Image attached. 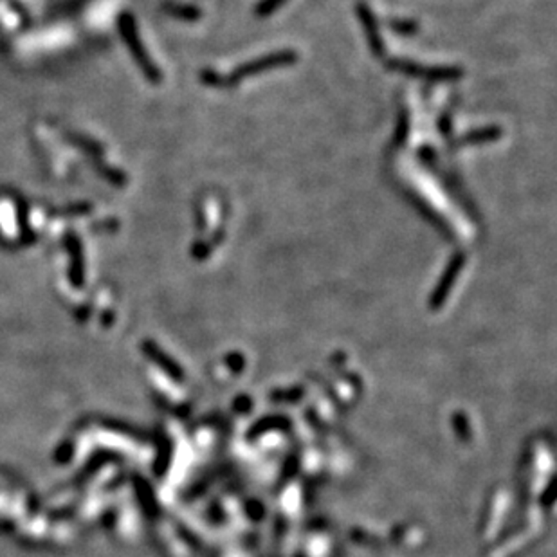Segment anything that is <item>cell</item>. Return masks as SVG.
Listing matches in <instances>:
<instances>
[{
    "mask_svg": "<svg viewBox=\"0 0 557 557\" xmlns=\"http://www.w3.org/2000/svg\"><path fill=\"white\" fill-rule=\"evenodd\" d=\"M296 52L294 51H278V52H270V54H266V56L258 58V60H251L244 66H240L238 69H235V73L226 78V85H235L236 82L240 79L247 78V76H257L260 73H266L269 69H275V67H282V66H291L296 61Z\"/></svg>",
    "mask_w": 557,
    "mask_h": 557,
    "instance_id": "cell-1",
    "label": "cell"
},
{
    "mask_svg": "<svg viewBox=\"0 0 557 557\" xmlns=\"http://www.w3.org/2000/svg\"><path fill=\"white\" fill-rule=\"evenodd\" d=\"M388 67L399 73H404L417 78H426L431 82H442V79H457L461 76L460 67H424L406 60H390Z\"/></svg>",
    "mask_w": 557,
    "mask_h": 557,
    "instance_id": "cell-2",
    "label": "cell"
},
{
    "mask_svg": "<svg viewBox=\"0 0 557 557\" xmlns=\"http://www.w3.org/2000/svg\"><path fill=\"white\" fill-rule=\"evenodd\" d=\"M464 261H466V257H464V254H455V257L451 258L448 269H445V273L442 275L435 292H433V296H431V305H433V307H440V305L444 303L448 292L451 291V285H453V282L458 278V275H460V269L464 267Z\"/></svg>",
    "mask_w": 557,
    "mask_h": 557,
    "instance_id": "cell-3",
    "label": "cell"
},
{
    "mask_svg": "<svg viewBox=\"0 0 557 557\" xmlns=\"http://www.w3.org/2000/svg\"><path fill=\"white\" fill-rule=\"evenodd\" d=\"M357 11H359V18H361L366 36H368V44H370L372 51H374L377 56H383L384 44L383 40H381L379 29H377V22H375L374 15H372V11L366 8L365 4H359Z\"/></svg>",
    "mask_w": 557,
    "mask_h": 557,
    "instance_id": "cell-4",
    "label": "cell"
},
{
    "mask_svg": "<svg viewBox=\"0 0 557 557\" xmlns=\"http://www.w3.org/2000/svg\"><path fill=\"white\" fill-rule=\"evenodd\" d=\"M503 132L498 127H487V128H478L475 132H469L467 135L461 137V144H482V143H491L494 139H500Z\"/></svg>",
    "mask_w": 557,
    "mask_h": 557,
    "instance_id": "cell-5",
    "label": "cell"
},
{
    "mask_svg": "<svg viewBox=\"0 0 557 557\" xmlns=\"http://www.w3.org/2000/svg\"><path fill=\"white\" fill-rule=\"evenodd\" d=\"M283 2H285V0H264V2H260V4H258L257 15L258 17H267V15L273 13L276 8H280Z\"/></svg>",
    "mask_w": 557,
    "mask_h": 557,
    "instance_id": "cell-6",
    "label": "cell"
},
{
    "mask_svg": "<svg viewBox=\"0 0 557 557\" xmlns=\"http://www.w3.org/2000/svg\"><path fill=\"white\" fill-rule=\"evenodd\" d=\"M409 130V121H408V114L402 112L401 119H399V125H397V134H395V143L402 144V141L406 139Z\"/></svg>",
    "mask_w": 557,
    "mask_h": 557,
    "instance_id": "cell-7",
    "label": "cell"
},
{
    "mask_svg": "<svg viewBox=\"0 0 557 557\" xmlns=\"http://www.w3.org/2000/svg\"><path fill=\"white\" fill-rule=\"evenodd\" d=\"M392 29L399 33V35H415L417 33V24L395 20V22H392Z\"/></svg>",
    "mask_w": 557,
    "mask_h": 557,
    "instance_id": "cell-8",
    "label": "cell"
},
{
    "mask_svg": "<svg viewBox=\"0 0 557 557\" xmlns=\"http://www.w3.org/2000/svg\"><path fill=\"white\" fill-rule=\"evenodd\" d=\"M202 79L206 83H209V85H226V78H220V76L211 73V70H206L204 75H202Z\"/></svg>",
    "mask_w": 557,
    "mask_h": 557,
    "instance_id": "cell-9",
    "label": "cell"
},
{
    "mask_svg": "<svg viewBox=\"0 0 557 557\" xmlns=\"http://www.w3.org/2000/svg\"><path fill=\"white\" fill-rule=\"evenodd\" d=\"M211 253V245H208V244H202V242H199V244L195 245V247H193V254H195L197 258H206L208 257V254Z\"/></svg>",
    "mask_w": 557,
    "mask_h": 557,
    "instance_id": "cell-10",
    "label": "cell"
},
{
    "mask_svg": "<svg viewBox=\"0 0 557 557\" xmlns=\"http://www.w3.org/2000/svg\"><path fill=\"white\" fill-rule=\"evenodd\" d=\"M449 130H451V119H449L448 116H444V118L440 119V132L449 134Z\"/></svg>",
    "mask_w": 557,
    "mask_h": 557,
    "instance_id": "cell-11",
    "label": "cell"
}]
</instances>
